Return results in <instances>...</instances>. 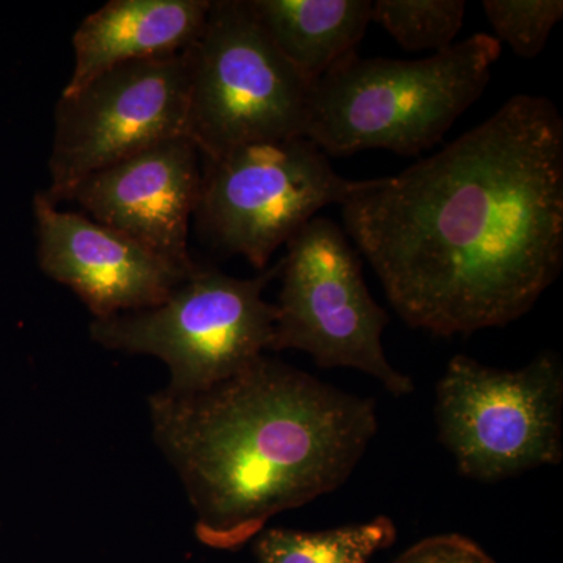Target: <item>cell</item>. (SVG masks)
Wrapping results in <instances>:
<instances>
[{"instance_id": "cell-1", "label": "cell", "mask_w": 563, "mask_h": 563, "mask_svg": "<svg viewBox=\"0 0 563 563\" xmlns=\"http://www.w3.org/2000/svg\"><path fill=\"white\" fill-rule=\"evenodd\" d=\"M393 309L432 335L520 320L563 265V118L517 95L483 124L342 206Z\"/></svg>"}, {"instance_id": "cell-2", "label": "cell", "mask_w": 563, "mask_h": 563, "mask_svg": "<svg viewBox=\"0 0 563 563\" xmlns=\"http://www.w3.org/2000/svg\"><path fill=\"white\" fill-rule=\"evenodd\" d=\"M147 407L196 537L221 551H239L276 515L342 487L377 432L373 399L266 355L203 391L163 388Z\"/></svg>"}, {"instance_id": "cell-3", "label": "cell", "mask_w": 563, "mask_h": 563, "mask_svg": "<svg viewBox=\"0 0 563 563\" xmlns=\"http://www.w3.org/2000/svg\"><path fill=\"white\" fill-rule=\"evenodd\" d=\"M501 55L477 33L424 60L352 55L310 85L303 136L325 155L431 150L483 96Z\"/></svg>"}, {"instance_id": "cell-4", "label": "cell", "mask_w": 563, "mask_h": 563, "mask_svg": "<svg viewBox=\"0 0 563 563\" xmlns=\"http://www.w3.org/2000/svg\"><path fill=\"white\" fill-rule=\"evenodd\" d=\"M279 273L280 261L252 279L198 265L165 302L92 320L91 340L161 358L172 374L169 391L207 390L272 350L276 306L262 295Z\"/></svg>"}, {"instance_id": "cell-5", "label": "cell", "mask_w": 563, "mask_h": 563, "mask_svg": "<svg viewBox=\"0 0 563 563\" xmlns=\"http://www.w3.org/2000/svg\"><path fill=\"white\" fill-rule=\"evenodd\" d=\"M187 136L202 158L303 136L310 81L277 51L247 0H214L185 52Z\"/></svg>"}, {"instance_id": "cell-6", "label": "cell", "mask_w": 563, "mask_h": 563, "mask_svg": "<svg viewBox=\"0 0 563 563\" xmlns=\"http://www.w3.org/2000/svg\"><path fill=\"white\" fill-rule=\"evenodd\" d=\"M368 181L344 179L306 136L246 144L202 158L196 228L211 250L265 272L318 211L343 206Z\"/></svg>"}, {"instance_id": "cell-7", "label": "cell", "mask_w": 563, "mask_h": 563, "mask_svg": "<svg viewBox=\"0 0 563 563\" xmlns=\"http://www.w3.org/2000/svg\"><path fill=\"white\" fill-rule=\"evenodd\" d=\"M439 439L463 476L498 483L563 459V365L540 352L518 369L454 355L437 384Z\"/></svg>"}, {"instance_id": "cell-8", "label": "cell", "mask_w": 563, "mask_h": 563, "mask_svg": "<svg viewBox=\"0 0 563 563\" xmlns=\"http://www.w3.org/2000/svg\"><path fill=\"white\" fill-rule=\"evenodd\" d=\"M279 276L273 351L307 352L320 368L357 369L393 396L413 391V380L385 355L390 317L366 288L361 255L336 222L314 217L296 233Z\"/></svg>"}, {"instance_id": "cell-9", "label": "cell", "mask_w": 563, "mask_h": 563, "mask_svg": "<svg viewBox=\"0 0 563 563\" xmlns=\"http://www.w3.org/2000/svg\"><path fill=\"white\" fill-rule=\"evenodd\" d=\"M185 52L124 63L58 99L44 196L63 202L90 174L174 136H187Z\"/></svg>"}, {"instance_id": "cell-10", "label": "cell", "mask_w": 563, "mask_h": 563, "mask_svg": "<svg viewBox=\"0 0 563 563\" xmlns=\"http://www.w3.org/2000/svg\"><path fill=\"white\" fill-rule=\"evenodd\" d=\"M202 180V155L188 136L135 152L81 179L63 201L185 269L195 268L188 233Z\"/></svg>"}, {"instance_id": "cell-11", "label": "cell", "mask_w": 563, "mask_h": 563, "mask_svg": "<svg viewBox=\"0 0 563 563\" xmlns=\"http://www.w3.org/2000/svg\"><path fill=\"white\" fill-rule=\"evenodd\" d=\"M33 214L41 272L76 292L95 320L165 302L198 266L181 268L87 214L60 210L43 191Z\"/></svg>"}, {"instance_id": "cell-12", "label": "cell", "mask_w": 563, "mask_h": 563, "mask_svg": "<svg viewBox=\"0 0 563 563\" xmlns=\"http://www.w3.org/2000/svg\"><path fill=\"white\" fill-rule=\"evenodd\" d=\"M210 0H110L73 36L74 68L65 95L114 66L173 57L201 35Z\"/></svg>"}, {"instance_id": "cell-13", "label": "cell", "mask_w": 563, "mask_h": 563, "mask_svg": "<svg viewBox=\"0 0 563 563\" xmlns=\"http://www.w3.org/2000/svg\"><path fill=\"white\" fill-rule=\"evenodd\" d=\"M247 5L310 84L357 54L373 11L369 0H247Z\"/></svg>"}, {"instance_id": "cell-14", "label": "cell", "mask_w": 563, "mask_h": 563, "mask_svg": "<svg viewBox=\"0 0 563 563\" xmlns=\"http://www.w3.org/2000/svg\"><path fill=\"white\" fill-rule=\"evenodd\" d=\"M398 529L379 515L365 523L325 531L263 529L252 543L255 563H368L396 542Z\"/></svg>"}, {"instance_id": "cell-15", "label": "cell", "mask_w": 563, "mask_h": 563, "mask_svg": "<svg viewBox=\"0 0 563 563\" xmlns=\"http://www.w3.org/2000/svg\"><path fill=\"white\" fill-rule=\"evenodd\" d=\"M463 0H377L372 21L383 25L404 49H448L453 46L465 18Z\"/></svg>"}, {"instance_id": "cell-16", "label": "cell", "mask_w": 563, "mask_h": 563, "mask_svg": "<svg viewBox=\"0 0 563 563\" xmlns=\"http://www.w3.org/2000/svg\"><path fill=\"white\" fill-rule=\"evenodd\" d=\"M483 10L498 35L521 58H536L563 16L562 0H484Z\"/></svg>"}, {"instance_id": "cell-17", "label": "cell", "mask_w": 563, "mask_h": 563, "mask_svg": "<svg viewBox=\"0 0 563 563\" xmlns=\"http://www.w3.org/2000/svg\"><path fill=\"white\" fill-rule=\"evenodd\" d=\"M391 563H496L483 548L459 533L428 537Z\"/></svg>"}]
</instances>
